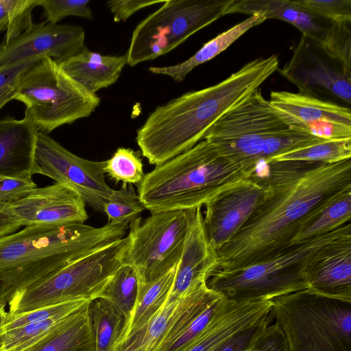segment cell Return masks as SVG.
I'll use <instances>...</instances> for the list:
<instances>
[{
  "label": "cell",
  "instance_id": "cell-32",
  "mask_svg": "<svg viewBox=\"0 0 351 351\" xmlns=\"http://www.w3.org/2000/svg\"><path fill=\"white\" fill-rule=\"evenodd\" d=\"M68 317V316H66ZM66 317H54L47 320L31 323L5 332L3 351H28Z\"/></svg>",
  "mask_w": 351,
  "mask_h": 351
},
{
  "label": "cell",
  "instance_id": "cell-42",
  "mask_svg": "<svg viewBox=\"0 0 351 351\" xmlns=\"http://www.w3.org/2000/svg\"><path fill=\"white\" fill-rule=\"evenodd\" d=\"M244 351H288L285 336L276 322L268 324L254 343Z\"/></svg>",
  "mask_w": 351,
  "mask_h": 351
},
{
  "label": "cell",
  "instance_id": "cell-2",
  "mask_svg": "<svg viewBox=\"0 0 351 351\" xmlns=\"http://www.w3.org/2000/svg\"><path fill=\"white\" fill-rule=\"evenodd\" d=\"M278 68L277 55L256 58L215 85L158 106L136 132L142 155L157 166L192 148L216 121L258 89Z\"/></svg>",
  "mask_w": 351,
  "mask_h": 351
},
{
  "label": "cell",
  "instance_id": "cell-43",
  "mask_svg": "<svg viewBox=\"0 0 351 351\" xmlns=\"http://www.w3.org/2000/svg\"><path fill=\"white\" fill-rule=\"evenodd\" d=\"M165 0H111L107 2V7L113 15L114 22L125 21L138 10L153 5L163 3Z\"/></svg>",
  "mask_w": 351,
  "mask_h": 351
},
{
  "label": "cell",
  "instance_id": "cell-3",
  "mask_svg": "<svg viewBox=\"0 0 351 351\" xmlns=\"http://www.w3.org/2000/svg\"><path fill=\"white\" fill-rule=\"evenodd\" d=\"M128 224L32 225L0 238V304L76 259L125 237Z\"/></svg>",
  "mask_w": 351,
  "mask_h": 351
},
{
  "label": "cell",
  "instance_id": "cell-12",
  "mask_svg": "<svg viewBox=\"0 0 351 351\" xmlns=\"http://www.w3.org/2000/svg\"><path fill=\"white\" fill-rule=\"evenodd\" d=\"M34 159L38 174L71 188L86 204L104 213L113 191L105 179V161L77 156L42 131L36 136Z\"/></svg>",
  "mask_w": 351,
  "mask_h": 351
},
{
  "label": "cell",
  "instance_id": "cell-28",
  "mask_svg": "<svg viewBox=\"0 0 351 351\" xmlns=\"http://www.w3.org/2000/svg\"><path fill=\"white\" fill-rule=\"evenodd\" d=\"M95 351H114L117 340L125 324V319L104 298L92 300L88 306Z\"/></svg>",
  "mask_w": 351,
  "mask_h": 351
},
{
  "label": "cell",
  "instance_id": "cell-21",
  "mask_svg": "<svg viewBox=\"0 0 351 351\" xmlns=\"http://www.w3.org/2000/svg\"><path fill=\"white\" fill-rule=\"evenodd\" d=\"M38 129L24 116L0 118V176L32 178L38 174L34 149Z\"/></svg>",
  "mask_w": 351,
  "mask_h": 351
},
{
  "label": "cell",
  "instance_id": "cell-30",
  "mask_svg": "<svg viewBox=\"0 0 351 351\" xmlns=\"http://www.w3.org/2000/svg\"><path fill=\"white\" fill-rule=\"evenodd\" d=\"M351 158V138L328 140L275 157L271 161L331 164ZM270 161V162H271Z\"/></svg>",
  "mask_w": 351,
  "mask_h": 351
},
{
  "label": "cell",
  "instance_id": "cell-22",
  "mask_svg": "<svg viewBox=\"0 0 351 351\" xmlns=\"http://www.w3.org/2000/svg\"><path fill=\"white\" fill-rule=\"evenodd\" d=\"M234 13L259 14L266 20L284 21L298 28L302 36L317 43L324 39L332 23L307 12L297 0H233L226 15Z\"/></svg>",
  "mask_w": 351,
  "mask_h": 351
},
{
  "label": "cell",
  "instance_id": "cell-27",
  "mask_svg": "<svg viewBox=\"0 0 351 351\" xmlns=\"http://www.w3.org/2000/svg\"><path fill=\"white\" fill-rule=\"evenodd\" d=\"M265 21L266 19L259 14L251 15L247 19L204 43L193 56L184 62L167 66H152L149 68V71L154 74L169 76L176 82H180L193 69L214 58L250 29Z\"/></svg>",
  "mask_w": 351,
  "mask_h": 351
},
{
  "label": "cell",
  "instance_id": "cell-8",
  "mask_svg": "<svg viewBox=\"0 0 351 351\" xmlns=\"http://www.w3.org/2000/svg\"><path fill=\"white\" fill-rule=\"evenodd\" d=\"M126 236L69 263L45 281L16 294L10 313H19L75 300L102 297L123 265L129 244Z\"/></svg>",
  "mask_w": 351,
  "mask_h": 351
},
{
  "label": "cell",
  "instance_id": "cell-40",
  "mask_svg": "<svg viewBox=\"0 0 351 351\" xmlns=\"http://www.w3.org/2000/svg\"><path fill=\"white\" fill-rule=\"evenodd\" d=\"M272 314L256 324L235 334L211 351H244L256 340L266 326L271 323Z\"/></svg>",
  "mask_w": 351,
  "mask_h": 351
},
{
  "label": "cell",
  "instance_id": "cell-13",
  "mask_svg": "<svg viewBox=\"0 0 351 351\" xmlns=\"http://www.w3.org/2000/svg\"><path fill=\"white\" fill-rule=\"evenodd\" d=\"M277 71L296 86L300 93L351 104V73L310 38L302 36L291 58Z\"/></svg>",
  "mask_w": 351,
  "mask_h": 351
},
{
  "label": "cell",
  "instance_id": "cell-5",
  "mask_svg": "<svg viewBox=\"0 0 351 351\" xmlns=\"http://www.w3.org/2000/svg\"><path fill=\"white\" fill-rule=\"evenodd\" d=\"M351 230L350 223L328 234L293 243L245 267L215 271L207 286L223 298L236 302L273 300L307 289L304 268L308 258L323 245Z\"/></svg>",
  "mask_w": 351,
  "mask_h": 351
},
{
  "label": "cell",
  "instance_id": "cell-9",
  "mask_svg": "<svg viewBox=\"0 0 351 351\" xmlns=\"http://www.w3.org/2000/svg\"><path fill=\"white\" fill-rule=\"evenodd\" d=\"M288 129L258 88L216 121L203 139L222 154L258 168L273 157L274 136Z\"/></svg>",
  "mask_w": 351,
  "mask_h": 351
},
{
  "label": "cell",
  "instance_id": "cell-10",
  "mask_svg": "<svg viewBox=\"0 0 351 351\" xmlns=\"http://www.w3.org/2000/svg\"><path fill=\"white\" fill-rule=\"evenodd\" d=\"M233 0H165L134 29L125 53L130 66L152 60L221 16Z\"/></svg>",
  "mask_w": 351,
  "mask_h": 351
},
{
  "label": "cell",
  "instance_id": "cell-19",
  "mask_svg": "<svg viewBox=\"0 0 351 351\" xmlns=\"http://www.w3.org/2000/svg\"><path fill=\"white\" fill-rule=\"evenodd\" d=\"M218 267L217 251L205 234L201 207L191 209L186 240L169 297L182 298L191 289L206 282Z\"/></svg>",
  "mask_w": 351,
  "mask_h": 351
},
{
  "label": "cell",
  "instance_id": "cell-1",
  "mask_svg": "<svg viewBox=\"0 0 351 351\" xmlns=\"http://www.w3.org/2000/svg\"><path fill=\"white\" fill-rule=\"evenodd\" d=\"M263 171L269 195L234 237L217 251L219 270L241 268L284 250L313 208L351 186L350 158L331 164L271 161Z\"/></svg>",
  "mask_w": 351,
  "mask_h": 351
},
{
  "label": "cell",
  "instance_id": "cell-37",
  "mask_svg": "<svg viewBox=\"0 0 351 351\" xmlns=\"http://www.w3.org/2000/svg\"><path fill=\"white\" fill-rule=\"evenodd\" d=\"M90 0H40L46 22L58 24L69 16H75L88 20L93 19L89 7Z\"/></svg>",
  "mask_w": 351,
  "mask_h": 351
},
{
  "label": "cell",
  "instance_id": "cell-16",
  "mask_svg": "<svg viewBox=\"0 0 351 351\" xmlns=\"http://www.w3.org/2000/svg\"><path fill=\"white\" fill-rule=\"evenodd\" d=\"M84 40L85 32L81 26L46 21L34 23L8 43H1L0 66L45 57L61 62L80 53L86 47Z\"/></svg>",
  "mask_w": 351,
  "mask_h": 351
},
{
  "label": "cell",
  "instance_id": "cell-41",
  "mask_svg": "<svg viewBox=\"0 0 351 351\" xmlns=\"http://www.w3.org/2000/svg\"><path fill=\"white\" fill-rule=\"evenodd\" d=\"M36 188V184L32 178L0 176V202H15L25 197Z\"/></svg>",
  "mask_w": 351,
  "mask_h": 351
},
{
  "label": "cell",
  "instance_id": "cell-23",
  "mask_svg": "<svg viewBox=\"0 0 351 351\" xmlns=\"http://www.w3.org/2000/svg\"><path fill=\"white\" fill-rule=\"evenodd\" d=\"M58 62L71 79L96 95L117 81L127 64V56L102 55L85 47L78 54Z\"/></svg>",
  "mask_w": 351,
  "mask_h": 351
},
{
  "label": "cell",
  "instance_id": "cell-24",
  "mask_svg": "<svg viewBox=\"0 0 351 351\" xmlns=\"http://www.w3.org/2000/svg\"><path fill=\"white\" fill-rule=\"evenodd\" d=\"M350 219L351 186L335 192L313 208L300 221L291 244L328 234Z\"/></svg>",
  "mask_w": 351,
  "mask_h": 351
},
{
  "label": "cell",
  "instance_id": "cell-18",
  "mask_svg": "<svg viewBox=\"0 0 351 351\" xmlns=\"http://www.w3.org/2000/svg\"><path fill=\"white\" fill-rule=\"evenodd\" d=\"M10 204L23 226L84 223L88 218L82 197L56 182L36 188Z\"/></svg>",
  "mask_w": 351,
  "mask_h": 351
},
{
  "label": "cell",
  "instance_id": "cell-26",
  "mask_svg": "<svg viewBox=\"0 0 351 351\" xmlns=\"http://www.w3.org/2000/svg\"><path fill=\"white\" fill-rule=\"evenodd\" d=\"M89 304L66 317L28 351H95Z\"/></svg>",
  "mask_w": 351,
  "mask_h": 351
},
{
  "label": "cell",
  "instance_id": "cell-11",
  "mask_svg": "<svg viewBox=\"0 0 351 351\" xmlns=\"http://www.w3.org/2000/svg\"><path fill=\"white\" fill-rule=\"evenodd\" d=\"M130 223L123 263L131 266L139 287L152 282L178 263L187 234L190 210L151 213Z\"/></svg>",
  "mask_w": 351,
  "mask_h": 351
},
{
  "label": "cell",
  "instance_id": "cell-15",
  "mask_svg": "<svg viewBox=\"0 0 351 351\" xmlns=\"http://www.w3.org/2000/svg\"><path fill=\"white\" fill-rule=\"evenodd\" d=\"M269 101L290 129L326 140L351 138L349 108L288 91H271Z\"/></svg>",
  "mask_w": 351,
  "mask_h": 351
},
{
  "label": "cell",
  "instance_id": "cell-7",
  "mask_svg": "<svg viewBox=\"0 0 351 351\" xmlns=\"http://www.w3.org/2000/svg\"><path fill=\"white\" fill-rule=\"evenodd\" d=\"M14 99L25 105V117L48 134L89 117L100 104L97 94L82 87L49 57L39 59L22 74Z\"/></svg>",
  "mask_w": 351,
  "mask_h": 351
},
{
  "label": "cell",
  "instance_id": "cell-31",
  "mask_svg": "<svg viewBox=\"0 0 351 351\" xmlns=\"http://www.w3.org/2000/svg\"><path fill=\"white\" fill-rule=\"evenodd\" d=\"M40 3V0H0V31H6L2 43H8L32 27V12Z\"/></svg>",
  "mask_w": 351,
  "mask_h": 351
},
{
  "label": "cell",
  "instance_id": "cell-4",
  "mask_svg": "<svg viewBox=\"0 0 351 351\" xmlns=\"http://www.w3.org/2000/svg\"><path fill=\"white\" fill-rule=\"evenodd\" d=\"M257 171L222 154L203 139L145 174L138 184V195L151 213L188 210L202 207Z\"/></svg>",
  "mask_w": 351,
  "mask_h": 351
},
{
  "label": "cell",
  "instance_id": "cell-17",
  "mask_svg": "<svg viewBox=\"0 0 351 351\" xmlns=\"http://www.w3.org/2000/svg\"><path fill=\"white\" fill-rule=\"evenodd\" d=\"M304 275L308 292L351 302V230L311 254Z\"/></svg>",
  "mask_w": 351,
  "mask_h": 351
},
{
  "label": "cell",
  "instance_id": "cell-44",
  "mask_svg": "<svg viewBox=\"0 0 351 351\" xmlns=\"http://www.w3.org/2000/svg\"><path fill=\"white\" fill-rule=\"evenodd\" d=\"M22 226L10 203L0 202V238L17 232Z\"/></svg>",
  "mask_w": 351,
  "mask_h": 351
},
{
  "label": "cell",
  "instance_id": "cell-33",
  "mask_svg": "<svg viewBox=\"0 0 351 351\" xmlns=\"http://www.w3.org/2000/svg\"><path fill=\"white\" fill-rule=\"evenodd\" d=\"M91 301L79 299L59 303L32 311L19 313H7L4 322L5 332L25 325L47 320L54 317H64L83 308Z\"/></svg>",
  "mask_w": 351,
  "mask_h": 351
},
{
  "label": "cell",
  "instance_id": "cell-6",
  "mask_svg": "<svg viewBox=\"0 0 351 351\" xmlns=\"http://www.w3.org/2000/svg\"><path fill=\"white\" fill-rule=\"evenodd\" d=\"M288 351H351V302L302 290L272 300Z\"/></svg>",
  "mask_w": 351,
  "mask_h": 351
},
{
  "label": "cell",
  "instance_id": "cell-14",
  "mask_svg": "<svg viewBox=\"0 0 351 351\" xmlns=\"http://www.w3.org/2000/svg\"><path fill=\"white\" fill-rule=\"evenodd\" d=\"M269 193L264 171L260 169L252 178L226 189L205 204L204 228L216 251L234 237Z\"/></svg>",
  "mask_w": 351,
  "mask_h": 351
},
{
  "label": "cell",
  "instance_id": "cell-20",
  "mask_svg": "<svg viewBox=\"0 0 351 351\" xmlns=\"http://www.w3.org/2000/svg\"><path fill=\"white\" fill-rule=\"evenodd\" d=\"M272 300L236 302L222 298L206 327L184 351H211L271 313Z\"/></svg>",
  "mask_w": 351,
  "mask_h": 351
},
{
  "label": "cell",
  "instance_id": "cell-34",
  "mask_svg": "<svg viewBox=\"0 0 351 351\" xmlns=\"http://www.w3.org/2000/svg\"><path fill=\"white\" fill-rule=\"evenodd\" d=\"M144 210L145 208L132 186L123 184L119 189H113L105 205L104 213L108 217V223L114 225H128L138 217Z\"/></svg>",
  "mask_w": 351,
  "mask_h": 351
},
{
  "label": "cell",
  "instance_id": "cell-38",
  "mask_svg": "<svg viewBox=\"0 0 351 351\" xmlns=\"http://www.w3.org/2000/svg\"><path fill=\"white\" fill-rule=\"evenodd\" d=\"M307 12L332 22H351V0H297Z\"/></svg>",
  "mask_w": 351,
  "mask_h": 351
},
{
  "label": "cell",
  "instance_id": "cell-25",
  "mask_svg": "<svg viewBox=\"0 0 351 351\" xmlns=\"http://www.w3.org/2000/svg\"><path fill=\"white\" fill-rule=\"evenodd\" d=\"M177 266V265H176ZM176 266L150 283L139 287L138 298L129 319L117 340L114 351L141 331L159 311L171 289Z\"/></svg>",
  "mask_w": 351,
  "mask_h": 351
},
{
  "label": "cell",
  "instance_id": "cell-36",
  "mask_svg": "<svg viewBox=\"0 0 351 351\" xmlns=\"http://www.w3.org/2000/svg\"><path fill=\"white\" fill-rule=\"evenodd\" d=\"M318 44L327 56L351 73V22H332Z\"/></svg>",
  "mask_w": 351,
  "mask_h": 351
},
{
  "label": "cell",
  "instance_id": "cell-39",
  "mask_svg": "<svg viewBox=\"0 0 351 351\" xmlns=\"http://www.w3.org/2000/svg\"><path fill=\"white\" fill-rule=\"evenodd\" d=\"M39 59L33 58L0 66V109L15 99L21 76Z\"/></svg>",
  "mask_w": 351,
  "mask_h": 351
},
{
  "label": "cell",
  "instance_id": "cell-35",
  "mask_svg": "<svg viewBox=\"0 0 351 351\" xmlns=\"http://www.w3.org/2000/svg\"><path fill=\"white\" fill-rule=\"evenodd\" d=\"M104 170L123 184H138L145 176L141 159L132 149L125 147L118 148L110 159L105 160Z\"/></svg>",
  "mask_w": 351,
  "mask_h": 351
},
{
  "label": "cell",
  "instance_id": "cell-29",
  "mask_svg": "<svg viewBox=\"0 0 351 351\" xmlns=\"http://www.w3.org/2000/svg\"><path fill=\"white\" fill-rule=\"evenodd\" d=\"M139 293V281L134 269L123 263L106 288L102 297L121 313L125 322L130 317Z\"/></svg>",
  "mask_w": 351,
  "mask_h": 351
}]
</instances>
